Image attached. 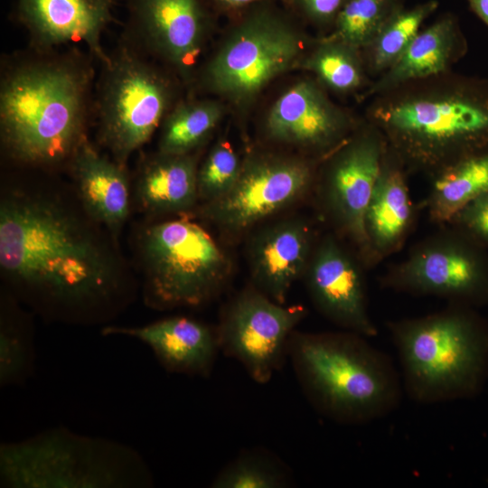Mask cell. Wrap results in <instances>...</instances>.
<instances>
[{
	"mask_svg": "<svg viewBox=\"0 0 488 488\" xmlns=\"http://www.w3.org/2000/svg\"><path fill=\"white\" fill-rule=\"evenodd\" d=\"M122 37L184 81L194 75L209 27L203 0H126Z\"/></svg>",
	"mask_w": 488,
	"mask_h": 488,
	"instance_id": "cell-12",
	"label": "cell"
},
{
	"mask_svg": "<svg viewBox=\"0 0 488 488\" xmlns=\"http://www.w3.org/2000/svg\"><path fill=\"white\" fill-rule=\"evenodd\" d=\"M452 222H456L465 235L488 249V191L468 204Z\"/></svg>",
	"mask_w": 488,
	"mask_h": 488,
	"instance_id": "cell-32",
	"label": "cell"
},
{
	"mask_svg": "<svg viewBox=\"0 0 488 488\" xmlns=\"http://www.w3.org/2000/svg\"><path fill=\"white\" fill-rule=\"evenodd\" d=\"M311 298L319 310L338 326L375 337L378 329L367 309L363 279L357 266L333 239L317 248L306 277Z\"/></svg>",
	"mask_w": 488,
	"mask_h": 488,
	"instance_id": "cell-17",
	"label": "cell"
},
{
	"mask_svg": "<svg viewBox=\"0 0 488 488\" xmlns=\"http://www.w3.org/2000/svg\"><path fill=\"white\" fill-rule=\"evenodd\" d=\"M467 52V42L456 18L446 15L420 30L401 56L372 84L377 96L407 83L450 72Z\"/></svg>",
	"mask_w": 488,
	"mask_h": 488,
	"instance_id": "cell-21",
	"label": "cell"
},
{
	"mask_svg": "<svg viewBox=\"0 0 488 488\" xmlns=\"http://www.w3.org/2000/svg\"><path fill=\"white\" fill-rule=\"evenodd\" d=\"M66 170L85 212L117 239L130 211L127 165L101 153L88 138L74 153Z\"/></svg>",
	"mask_w": 488,
	"mask_h": 488,
	"instance_id": "cell-19",
	"label": "cell"
},
{
	"mask_svg": "<svg viewBox=\"0 0 488 488\" xmlns=\"http://www.w3.org/2000/svg\"><path fill=\"white\" fill-rule=\"evenodd\" d=\"M351 126L348 115L311 80H301L285 91L266 120L272 140L314 150L342 145Z\"/></svg>",
	"mask_w": 488,
	"mask_h": 488,
	"instance_id": "cell-16",
	"label": "cell"
},
{
	"mask_svg": "<svg viewBox=\"0 0 488 488\" xmlns=\"http://www.w3.org/2000/svg\"><path fill=\"white\" fill-rule=\"evenodd\" d=\"M396 290L448 298L455 304L488 302V255L464 238L422 246L393 269L384 281Z\"/></svg>",
	"mask_w": 488,
	"mask_h": 488,
	"instance_id": "cell-13",
	"label": "cell"
},
{
	"mask_svg": "<svg viewBox=\"0 0 488 488\" xmlns=\"http://www.w3.org/2000/svg\"><path fill=\"white\" fill-rule=\"evenodd\" d=\"M412 204L403 168L387 151L368 204L364 223L369 255L383 257L396 250L410 226Z\"/></svg>",
	"mask_w": 488,
	"mask_h": 488,
	"instance_id": "cell-23",
	"label": "cell"
},
{
	"mask_svg": "<svg viewBox=\"0 0 488 488\" xmlns=\"http://www.w3.org/2000/svg\"><path fill=\"white\" fill-rule=\"evenodd\" d=\"M204 66L201 82L235 101L252 98L298 61L299 33L283 15L256 8L243 16Z\"/></svg>",
	"mask_w": 488,
	"mask_h": 488,
	"instance_id": "cell-9",
	"label": "cell"
},
{
	"mask_svg": "<svg viewBox=\"0 0 488 488\" xmlns=\"http://www.w3.org/2000/svg\"><path fill=\"white\" fill-rule=\"evenodd\" d=\"M401 8L400 0H347L334 20L331 38L360 52L365 50Z\"/></svg>",
	"mask_w": 488,
	"mask_h": 488,
	"instance_id": "cell-30",
	"label": "cell"
},
{
	"mask_svg": "<svg viewBox=\"0 0 488 488\" xmlns=\"http://www.w3.org/2000/svg\"><path fill=\"white\" fill-rule=\"evenodd\" d=\"M398 352L403 389L420 404L463 399L488 370V328L463 305L388 325Z\"/></svg>",
	"mask_w": 488,
	"mask_h": 488,
	"instance_id": "cell-5",
	"label": "cell"
},
{
	"mask_svg": "<svg viewBox=\"0 0 488 488\" xmlns=\"http://www.w3.org/2000/svg\"><path fill=\"white\" fill-rule=\"evenodd\" d=\"M102 65L94 92L98 145L127 165L177 102L173 79L122 36Z\"/></svg>",
	"mask_w": 488,
	"mask_h": 488,
	"instance_id": "cell-7",
	"label": "cell"
},
{
	"mask_svg": "<svg viewBox=\"0 0 488 488\" xmlns=\"http://www.w3.org/2000/svg\"><path fill=\"white\" fill-rule=\"evenodd\" d=\"M487 191L488 152L458 160L435 174L428 198L430 217L437 222H452Z\"/></svg>",
	"mask_w": 488,
	"mask_h": 488,
	"instance_id": "cell-24",
	"label": "cell"
},
{
	"mask_svg": "<svg viewBox=\"0 0 488 488\" xmlns=\"http://www.w3.org/2000/svg\"><path fill=\"white\" fill-rule=\"evenodd\" d=\"M293 476L281 459L271 452L254 448L242 451L228 463L211 483L213 488H283Z\"/></svg>",
	"mask_w": 488,
	"mask_h": 488,
	"instance_id": "cell-28",
	"label": "cell"
},
{
	"mask_svg": "<svg viewBox=\"0 0 488 488\" xmlns=\"http://www.w3.org/2000/svg\"><path fill=\"white\" fill-rule=\"evenodd\" d=\"M287 355L310 404L333 421L369 423L400 404L401 377L367 337L350 331L293 332Z\"/></svg>",
	"mask_w": 488,
	"mask_h": 488,
	"instance_id": "cell-4",
	"label": "cell"
},
{
	"mask_svg": "<svg viewBox=\"0 0 488 488\" xmlns=\"http://www.w3.org/2000/svg\"><path fill=\"white\" fill-rule=\"evenodd\" d=\"M81 207L33 187L4 190L0 268L5 288L48 321L106 324L134 300L136 285L117 239ZM106 230V229H105Z\"/></svg>",
	"mask_w": 488,
	"mask_h": 488,
	"instance_id": "cell-1",
	"label": "cell"
},
{
	"mask_svg": "<svg viewBox=\"0 0 488 488\" xmlns=\"http://www.w3.org/2000/svg\"><path fill=\"white\" fill-rule=\"evenodd\" d=\"M241 168L239 157L224 142H218L198 168L199 199L206 203L225 195L236 183Z\"/></svg>",
	"mask_w": 488,
	"mask_h": 488,
	"instance_id": "cell-31",
	"label": "cell"
},
{
	"mask_svg": "<svg viewBox=\"0 0 488 488\" xmlns=\"http://www.w3.org/2000/svg\"><path fill=\"white\" fill-rule=\"evenodd\" d=\"M94 58L77 46L17 52L2 61L0 142L21 167H67L94 119Z\"/></svg>",
	"mask_w": 488,
	"mask_h": 488,
	"instance_id": "cell-2",
	"label": "cell"
},
{
	"mask_svg": "<svg viewBox=\"0 0 488 488\" xmlns=\"http://www.w3.org/2000/svg\"><path fill=\"white\" fill-rule=\"evenodd\" d=\"M115 0H16L15 13L29 47H83L100 66L110 61L102 35L114 21Z\"/></svg>",
	"mask_w": 488,
	"mask_h": 488,
	"instance_id": "cell-15",
	"label": "cell"
},
{
	"mask_svg": "<svg viewBox=\"0 0 488 488\" xmlns=\"http://www.w3.org/2000/svg\"><path fill=\"white\" fill-rule=\"evenodd\" d=\"M198 157L193 153L167 155L156 152L140 162L136 200L151 215L183 213L199 200Z\"/></svg>",
	"mask_w": 488,
	"mask_h": 488,
	"instance_id": "cell-22",
	"label": "cell"
},
{
	"mask_svg": "<svg viewBox=\"0 0 488 488\" xmlns=\"http://www.w3.org/2000/svg\"><path fill=\"white\" fill-rule=\"evenodd\" d=\"M361 52L329 38L304 61L303 67L314 72L331 89L350 93L362 87L365 70Z\"/></svg>",
	"mask_w": 488,
	"mask_h": 488,
	"instance_id": "cell-29",
	"label": "cell"
},
{
	"mask_svg": "<svg viewBox=\"0 0 488 488\" xmlns=\"http://www.w3.org/2000/svg\"><path fill=\"white\" fill-rule=\"evenodd\" d=\"M23 304L4 289L0 312V386L24 384L35 369L34 332Z\"/></svg>",
	"mask_w": 488,
	"mask_h": 488,
	"instance_id": "cell-25",
	"label": "cell"
},
{
	"mask_svg": "<svg viewBox=\"0 0 488 488\" xmlns=\"http://www.w3.org/2000/svg\"><path fill=\"white\" fill-rule=\"evenodd\" d=\"M154 484L152 470L136 448L65 427L0 445L2 488H149Z\"/></svg>",
	"mask_w": 488,
	"mask_h": 488,
	"instance_id": "cell-6",
	"label": "cell"
},
{
	"mask_svg": "<svg viewBox=\"0 0 488 488\" xmlns=\"http://www.w3.org/2000/svg\"><path fill=\"white\" fill-rule=\"evenodd\" d=\"M104 336H127L145 343L168 372L208 377L220 350L217 328L187 316H172L140 326L104 325Z\"/></svg>",
	"mask_w": 488,
	"mask_h": 488,
	"instance_id": "cell-18",
	"label": "cell"
},
{
	"mask_svg": "<svg viewBox=\"0 0 488 488\" xmlns=\"http://www.w3.org/2000/svg\"><path fill=\"white\" fill-rule=\"evenodd\" d=\"M136 244L143 298L152 309L201 306L217 296L229 280V258L187 217L145 226Z\"/></svg>",
	"mask_w": 488,
	"mask_h": 488,
	"instance_id": "cell-8",
	"label": "cell"
},
{
	"mask_svg": "<svg viewBox=\"0 0 488 488\" xmlns=\"http://www.w3.org/2000/svg\"><path fill=\"white\" fill-rule=\"evenodd\" d=\"M437 7L436 0H428L412 8H401L396 12L365 49L369 69L375 73L387 70L401 56L424 22Z\"/></svg>",
	"mask_w": 488,
	"mask_h": 488,
	"instance_id": "cell-27",
	"label": "cell"
},
{
	"mask_svg": "<svg viewBox=\"0 0 488 488\" xmlns=\"http://www.w3.org/2000/svg\"><path fill=\"white\" fill-rule=\"evenodd\" d=\"M310 230L301 221H286L262 230L250 249L254 286L284 304L293 283L305 270Z\"/></svg>",
	"mask_w": 488,
	"mask_h": 488,
	"instance_id": "cell-20",
	"label": "cell"
},
{
	"mask_svg": "<svg viewBox=\"0 0 488 488\" xmlns=\"http://www.w3.org/2000/svg\"><path fill=\"white\" fill-rule=\"evenodd\" d=\"M312 178V166L305 160L251 155L241 163L233 187L222 197L206 203L203 214L230 232L244 231L300 198Z\"/></svg>",
	"mask_w": 488,
	"mask_h": 488,
	"instance_id": "cell-11",
	"label": "cell"
},
{
	"mask_svg": "<svg viewBox=\"0 0 488 488\" xmlns=\"http://www.w3.org/2000/svg\"><path fill=\"white\" fill-rule=\"evenodd\" d=\"M347 0H296L302 13L316 23L335 20Z\"/></svg>",
	"mask_w": 488,
	"mask_h": 488,
	"instance_id": "cell-33",
	"label": "cell"
},
{
	"mask_svg": "<svg viewBox=\"0 0 488 488\" xmlns=\"http://www.w3.org/2000/svg\"><path fill=\"white\" fill-rule=\"evenodd\" d=\"M375 98L371 124L403 167L435 174L488 152V79L449 72Z\"/></svg>",
	"mask_w": 488,
	"mask_h": 488,
	"instance_id": "cell-3",
	"label": "cell"
},
{
	"mask_svg": "<svg viewBox=\"0 0 488 488\" xmlns=\"http://www.w3.org/2000/svg\"><path fill=\"white\" fill-rule=\"evenodd\" d=\"M387 151L383 136L371 126L339 145L325 175L324 195L332 215L367 255L365 212Z\"/></svg>",
	"mask_w": 488,
	"mask_h": 488,
	"instance_id": "cell-14",
	"label": "cell"
},
{
	"mask_svg": "<svg viewBox=\"0 0 488 488\" xmlns=\"http://www.w3.org/2000/svg\"><path fill=\"white\" fill-rule=\"evenodd\" d=\"M474 14L488 27V0H465Z\"/></svg>",
	"mask_w": 488,
	"mask_h": 488,
	"instance_id": "cell-34",
	"label": "cell"
},
{
	"mask_svg": "<svg viewBox=\"0 0 488 488\" xmlns=\"http://www.w3.org/2000/svg\"><path fill=\"white\" fill-rule=\"evenodd\" d=\"M221 115L216 101L178 100L159 128L157 151L167 155L193 153L217 127Z\"/></svg>",
	"mask_w": 488,
	"mask_h": 488,
	"instance_id": "cell-26",
	"label": "cell"
},
{
	"mask_svg": "<svg viewBox=\"0 0 488 488\" xmlns=\"http://www.w3.org/2000/svg\"><path fill=\"white\" fill-rule=\"evenodd\" d=\"M305 314L303 305L285 306L256 286L246 288L224 310L217 327L220 350L266 384L281 368L294 328Z\"/></svg>",
	"mask_w": 488,
	"mask_h": 488,
	"instance_id": "cell-10",
	"label": "cell"
},
{
	"mask_svg": "<svg viewBox=\"0 0 488 488\" xmlns=\"http://www.w3.org/2000/svg\"><path fill=\"white\" fill-rule=\"evenodd\" d=\"M209 1L218 6L224 8L237 9L248 6L252 4L260 3L265 0H203Z\"/></svg>",
	"mask_w": 488,
	"mask_h": 488,
	"instance_id": "cell-35",
	"label": "cell"
}]
</instances>
